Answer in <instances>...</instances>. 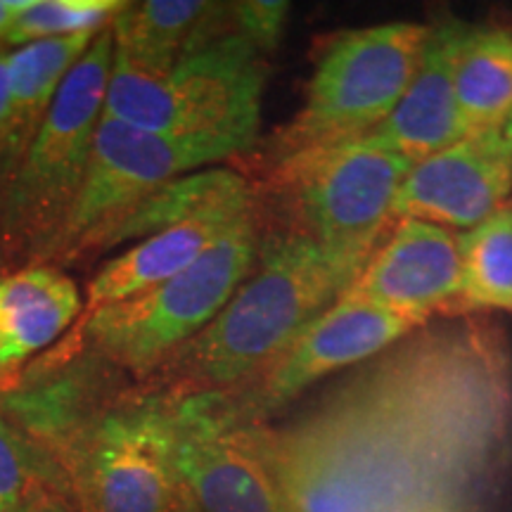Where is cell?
I'll use <instances>...</instances> for the list:
<instances>
[{
    "label": "cell",
    "instance_id": "6da1fadb",
    "mask_svg": "<svg viewBox=\"0 0 512 512\" xmlns=\"http://www.w3.org/2000/svg\"><path fill=\"white\" fill-rule=\"evenodd\" d=\"M489 339H422L299 425L247 422L287 512H463L508 418Z\"/></svg>",
    "mask_w": 512,
    "mask_h": 512
},
{
    "label": "cell",
    "instance_id": "7a4b0ae2",
    "mask_svg": "<svg viewBox=\"0 0 512 512\" xmlns=\"http://www.w3.org/2000/svg\"><path fill=\"white\" fill-rule=\"evenodd\" d=\"M349 285L316 242L261 223L254 268L219 316L138 384L166 399L238 396Z\"/></svg>",
    "mask_w": 512,
    "mask_h": 512
},
{
    "label": "cell",
    "instance_id": "3957f363",
    "mask_svg": "<svg viewBox=\"0 0 512 512\" xmlns=\"http://www.w3.org/2000/svg\"><path fill=\"white\" fill-rule=\"evenodd\" d=\"M256 166L249 183L259 221L313 240L354 283L392 223L396 192L413 164L361 136Z\"/></svg>",
    "mask_w": 512,
    "mask_h": 512
},
{
    "label": "cell",
    "instance_id": "277c9868",
    "mask_svg": "<svg viewBox=\"0 0 512 512\" xmlns=\"http://www.w3.org/2000/svg\"><path fill=\"white\" fill-rule=\"evenodd\" d=\"M228 5H214L185 53L162 74L114 60L105 114L171 138H219L249 152L259 138L266 53L228 24Z\"/></svg>",
    "mask_w": 512,
    "mask_h": 512
},
{
    "label": "cell",
    "instance_id": "5b68a950",
    "mask_svg": "<svg viewBox=\"0 0 512 512\" xmlns=\"http://www.w3.org/2000/svg\"><path fill=\"white\" fill-rule=\"evenodd\" d=\"M259 238V211L254 209L174 278L74 325L72 337L62 344V351L74 347L72 354L46 358L41 370L83 356L143 382L219 316L254 268Z\"/></svg>",
    "mask_w": 512,
    "mask_h": 512
},
{
    "label": "cell",
    "instance_id": "8992f818",
    "mask_svg": "<svg viewBox=\"0 0 512 512\" xmlns=\"http://www.w3.org/2000/svg\"><path fill=\"white\" fill-rule=\"evenodd\" d=\"M110 24L64 79L15 174L0 188V261L8 273L41 264L79 197L114 64Z\"/></svg>",
    "mask_w": 512,
    "mask_h": 512
},
{
    "label": "cell",
    "instance_id": "52a82bcc",
    "mask_svg": "<svg viewBox=\"0 0 512 512\" xmlns=\"http://www.w3.org/2000/svg\"><path fill=\"white\" fill-rule=\"evenodd\" d=\"M427 34L430 27L415 22L337 34L318 57L302 110L268 138L259 162L361 138L380 126L406 93Z\"/></svg>",
    "mask_w": 512,
    "mask_h": 512
},
{
    "label": "cell",
    "instance_id": "ba28073f",
    "mask_svg": "<svg viewBox=\"0 0 512 512\" xmlns=\"http://www.w3.org/2000/svg\"><path fill=\"white\" fill-rule=\"evenodd\" d=\"M245 152L230 140L159 136L102 112L72 214L38 266L64 271L95 261L110 252L121 223L164 185Z\"/></svg>",
    "mask_w": 512,
    "mask_h": 512
},
{
    "label": "cell",
    "instance_id": "9c48e42d",
    "mask_svg": "<svg viewBox=\"0 0 512 512\" xmlns=\"http://www.w3.org/2000/svg\"><path fill=\"white\" fill-rule=\"evenodd\" d=\"M159 396V394H157ZM174 467L200 512H287L278 484L221 394L166 399Z\"/></svg>",
    "mask_w": 512,
    "mask_h": 512
},
{
    "label": "cell",
    "instance_id": "30bf717a",
    "mask_svg": "<svg viewBox=\"0 0 512 512\" xmlns=\"http://www.w3.org/2000/svg\"><path fill=\"white\" fill-rule=\"evenodd\" d=\"M418 325L356 299L339 297L313 318L283 356L238 396H226L238 418L261 422L304 389L354 363L380 354Z\"/></svg>",
    "mask_w": 512,
    "mask_h": 512
},
{
    "label": "cell",
    "instance_id": "8fae6325",
    "mask_svg": "<svg viewBox=\"0 0 512 512\" xmlns=\"http://www.w3.org/2000/svg\"><path fill=\"white\" fill-rule=\"evenodd\" d=\"M512 157L501 133L463 138L408 169L392 221L470 230L510 202Z\"/></svg>",
    "mask_w": 512,
    "mask_h": 512
},
{
    "label": "cell",
    "instance_id": "7c38bea8",
    "mask_svg": "<svg viewBox=\"0 0 512 512\" xmlns=\"http://www.w3.org/2000/svg\"><path fill=\"white\" fill-rule=\"evenodd\" d=\"M460 283L458 233L422 221H394L344 297L420 328L432 313L451 311Z\"/></svg>",
    "mask_w": 512,
    "mask_h": 512
},
{
    "label": "cell",
    "instance_id": "4fadbf2b",
    "mask_svg": "<svg viewBox=\"0 0 512 512\" xmlns=\"http://www.w3.org/2000/svg\"><path fill=\"white\" fill-rule=\"evenodd\" d=\"M256 209L252 183L226 192V195L183 216L169 226L138 240L124 254L107 259L88 283L83 297V313L76 325L107 306L124 302L133 294L174 278L183 268L195 264L211 245H216L235 223Z\"/></svg>",
    "mask_w": 512,
    "mask_h": 512
},
{
    "label": "cell",
    "instance_id": "5bb4252c",
    "mask_svg": "<svg viewBox=\"0 0 512 512\" xmlns=\"http://www.w3.org/2000/svg\"><path fill=\"white\" fill-rule=\"evenodd\" d=\"M465 22L448 19L434 24L427 34L418 69H415L399 105L366 138L394 155L415 164L467 138L460 121L453 64Z\"/></svg>",
    "mask_w": 512,
    "mask_h": 512
},
{
    "label": "cell",
    "instance_id": "9a60e30c",
    "mask_svg": "<svg viewBox=\"0 0 512 512\" xmlns=\"http://www.w3.org/2000/svg\"><path fill=\"white\" fill-rule=\"evenodd\" d=\"M83 313L74 278L53 266H27L0 278V392L19 387L24 366L57 342Z\"/></svg>",
    "mask_w": 512,
    "mask_h": 512
},
{
    "label": "cell",
    "instance_id": "2e32d148",
    "mask_svg": "<svg viewBox=\"0 0 512 512\" xmlns=\"http://www.w3.org/2000/svg\"><path fill=\"white\" fill-rule=\"evenodd\" d=\"M93 38L95 34H74L8 50V119L0 157V188L15 174L38 128L46 121L64 79L91 48Z\"/></svg>",
    "mask_w": 512,
    "mask_h": 512
},
{
    "label": "cell",
    "instance_id": "e0dca14e",
    "mask_svg": "<svg viewBox=\"0 0 512 512\" xmlns=\"http://www.w3.org/2000/svg\"><path fill=\"white\" fill-rule=\"evenodd\" d=\"M453 86L467 138L501 133L512 114V31L465 24Z\"/></svg>",
    "mask_w": 512,
    "mask_h": 512
},
{
    "label": "cell",
    "instance_id": "ac0fdd59",
    "mask_svg": "<svg viewBox=\"0 0 512 512\" xmlns=\"http://www.w3.org/2000/svg\"><path fill=\"white\" fill-rule=\"evenodd\" d=\"M216 3L145 0L126 3L112 19L114 60L145 74H162L190 46Z\"/></svg>",
    "mask_w": 512,
    "mask_h": 512
},
{
    "label": "cell",
    "instance_id": "d6986e66",
    "mask_svg": "<svg viewBox=\"0 0 512 512\" xmlns=\"http://www.w3.org/2000/svg\"><path fill=\"white\" fill-rule=\"evenodd\" d=\"M460 283L451 311L512 316V200L475 228L458 233Z\"/></svg>",
    "mask_w": 512,
    "mask_h": 512
},
{
    "label": "cell",
    "instance_id": "ffe728a7",
    "mask_svg": "<svg viewBox=\"0 0 512 512\" xmlns=\"http://www.w3.org/2000/svg\"><path fill=\"white\" fill-rule=\"evenodd\" d=\"M124 8V0H31L3 46L19 48L46 38L98 34Z\"/></svg>",
    "mask_w": 512,
    "mask_h": 512
},
{
    "label": "cell",
    "instance_id": "44dd1931",
    "mask_svg": "<svg viewBox=\"0 0 512 512\" xmlns=\"http://www.w3.org/2000/svg\"><path fill=\"white\" fill-rule=\"evenodd\" d=\"M48 486L67 489L48 453L0 415V512H17Z\"/></svg>",
    "mask_w": 512,
    "mask_h": 512
},
{
    "label": "cell",
    "instance_id": "7402d4cb",
    "mask_svg": "<svg viewBox=\"0 0 512 512\" xmlns=\"http://www.w3.org/2000/svg\"><path fill=\"white\" fill-rule=\"evenodd\" d=\"M290 3L280 0H245V3H230L235 31L249 38L261 53H271L283 36Z\"/></svg>",
    "mask_w": 512,
    "mask_h": 512
},
{
    "label": "cell",
    "instance_id": "603a6c76",
    "mask_svg": "<svg viewBox=\"0 0 512 512\" xmlns=\"http://www.w3.org/2000/svg\"><path fill=\"white\" fill-rule=\"evenodd\" d=\"M17 512H76V508L64 486H48Z\"/></svg>",
    "mask_w": 512,
    "mask_h": 512
},
{
    "label": "cell",
    "instance_id": "cb8c5ba5",
    "mask_svg": "<svg viewBox=\"0 0 512 512\" xmlns=\"http://www.w3.org/2000/svg\"><path fill=\"white\" fill-rule=\"evenodd\" d=\"M31 5V0H0V48H3L5 38H8L12 24Z\"/></svg>",
    "mask_w": 512,
    "mask_h": 512
},
{
    "label": "cell",
    "instance_id": "d4e9b609",
    "mask_svg": "<svg viewBox=\"0 0 512 512\" xmlns=\"http://www.w3.org/2000/svg\"><path fill=\"white\" fill-rule=\"evenodd\" d=\"M5 60H8V50L0 48V157H3L5 145V119H8V74H5Z\"/></svg>",
    "mask_w": 512,
    "mask_h": 512
},
{
    "label": "cell",
    "instance_id": "484cf974",
    "mask_svg": "<svg viewBox=\"0 0 512 512\" xmlns=\"http://www.w3.org/2000/svg\"><path fill=\"white\" fill-rule=\"evenodd\" d=\"M503 143H505V147H508V152H510V157H512V114H510V119L505 121V126H503Z\"/></svg>",
    "mask_w": 512,
    "mask_h": 512
},
{
    "label": "cell",
    "instance_id": "4316f807",
    "mask_svg": "<svg viewBox=\"0 0 512 512\" xmlns=\"http://www.w3.org/2000/svg\"><path fill=\"white\" fill-rule=\"evenodd\" d=\"M3 275H8V271H5V266H3V261H0V278H3Z\"/></svg>",
    "mask_w": 512,
    "mask_h": 512
}]
</instances>
